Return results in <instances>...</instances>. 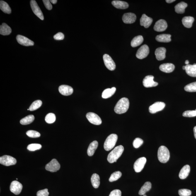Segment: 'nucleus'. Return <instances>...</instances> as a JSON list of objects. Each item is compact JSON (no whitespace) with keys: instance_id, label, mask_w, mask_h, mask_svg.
Masks as SVG:
<instances>
[{"instance_id":"8fccbe9b","label":"nucleus","mask_w":196,"mask_h":196,"mask_svg":"<svg viewBox=\"0 0 196 196\" xmlns=\"http://www.w3.org/2000/svg\"><path fill=\"white\" fill-rule=\"evenodd\" d=\"M175 1V0H166V1L168 3H171Z\"/></svg>"},{"instance_id":"37998d69","label":"nucleus","mask_w":196,"mask_h":196,"mask_svg":"<svg viewBox=\"0 0 196 196\" xmlns=\"http://www.w3.org/2000/svg\"><path fill=\"white\" fill-rule=\"evenodd\" d=\"M144 141L142 139L139 138H136L133 142V146L135 148H138L140 147L143 144Z\"/></svg>"},{"instance_id":"39448f33","label":"nucleus","mask_w":196,"mask_h":196,"mask_svg":"<svg viewBox=\"0 0 196 196\" xmlns=\"http://www.w3.org/2000/svg\"><path fill=\"white\" fill-rule=\"evenodd\" d=\"M86 116L89 121L94 125H100L102 123L100 117L96 113L89 112L86 114Z\"/></svg>"},{"instance_id":"a211bd4d","label":"nucleus","mask_w":196,"mask_h":196,"mask_svg":"<svg viewBox=\"0 0 196 196\" xmlns=\"http://www.w3.org/2000/svg\"><path fill=\"white\" fill-rule=\"evenodd\" d=\"M122 19L124 23L132 24L136 21V16L134 13H126L123 16Z\"/></svg>"},{"instance_id":"0eeeda50","label":"nucleus","mask_w":196,"mask_h":196,"mask_svg":"<svg viewBox=\"0 0 196 196\" xmlns=\"http://www.w3.org/2000/svg\"><path fill=\"white\" fill-rule=\"evenodd\" d=\"M30 5L33 13L41 20H43L44 17L41 10L39 7L37 1L35 0H31L30 1Z\"/></svg>"},{"instance_id":"1a4fd4ad","label":"nucleus","mask_w":196,"mask_h":196,"mask_svg":"<svg viewBox=\"0 0 196 196\" xmlns=\"http://www.w3.org/2000/svg\"><path fill=\"white\" fill-rule=\"evenodd\" d=\"M45 168L47 171L51 172H55L60 169V165L57 159H54L46 165Z\"/></svg>"},{"instance_id":"c9c22d12","label":"nucleus","mask_w":196,"mask_h":196,"mask_svg":"<svg viewBox=\"0 0 196 196\" xmlns=\"http://www.w3.org/2000/svg\"><path fill=\"white\" fill-rule=\"evenodd\" d=\"M42 104V102L40 100H37L35 101L32 103V104L31 105L30 108L29 110L31 111H33L36 110L39 108H40Z\"/></svg>"},{"instance_id":"09e8293b","label":"nucleus","mask_w":196,"mask_h":196,"mask_svg":"<svg viewBox=\"0 0 196 196\" xmlns=\"http://www.w3.org/2000/svg\"><path fill=\"white\" fill-rule=\"evenodd\" d=\"M54 38L56 40H62L64 38V36L61 32H59L54 36Z\"/></svg>"},{"instance_id":"c756f323","label":"nucleus","mask_w":196,"mask_h":196,"mask_svg":"<svg viewBox=\"0 0 196 196\" xmlns=\"http://www.w3.org/2000/svg\"><path fill=\"white\" fill-rule=\"evenodd\" d=\"M187 6V4L186 3L182 1L175 6V11L177 13L182 14L185 13V8Z\"/></svg>"},{"instance_id":"473e14b6","label":"nucleus","mask_w":196,"mask_h":196,"mask_svg":"<svg viewBox=\"0 0 196 196\" xmlns=\"http://www.w3.org/2000/svg\"><path fill=\"white\" fill-rule=\"evenodd\" d=\"M92 185L95 189L98 188L100 185V178L99 175L97 174H93L91 178Z\"/></svg>"},{"instance_id":"423d86ee","label":"nucleus","mask_w":196,"mask_h":196,"mask_svg":"<svg viewBox=\"0 0 196 196\" xmlns=\"http://www.w3.org/2000/svg\"><path fill=\"white\" fill-rule=\"evenodd\" d=\"M0 163L4 166H10L16 164V160L13 157L5 155L0 157Z\"/></svg>"},{"instance_id":"79ce46f5","label":"nucleus","mask_w":196,"mask_h":196,"mask_svg":"<svg viewBox=\"0 0 196 196\" xmlns=\"http://www.w3.org/2000/svg\"><path fill=\"white\" fill-rule=\"evenodd\" d=\"M179 195L180 196H190L191 195L192 192L187 189H181L179 190Z\"/></svg>"},{"instance_id":"864d4df0","label":"nucleus","mask_w":196,"mask_h":196,"mask_svg":"<svg viewBox=\"0 0 196 196\" xmlns=\"http://www.w3.org/2000/svg\"><path fill=\"white\" fill-rule=\"evenodd\" d=\"M189 60H187L185 61V64H186V65H189Z\"/></svg>"},{"instance_id":"f03ea898","label":"nucleus","mask_w":196,"mask_h":196,"mask_svg":"<svg viewBox=\"0 0 196 196\" xmlns=\"http://www.w3.org/2000/svg\"><path fill=\"white\" fill-rule=\"evenodd\" d=\"M124 151V148L122 145L117 146L109 153L107 157V160L110 163L116 162L117 160L120 157Z\"/></svg>"},{"instance_id":"f8f14e48","label":"nucleus","mask_w":196,"mask_h":196,"mask_svg":"<svg viewBox=\"0 0 196 196\" xmlns=\"http://www.w3.org/2000/svg\"><path fill=\"white\" fill-rule=\"evenodd\" d=\"M146 162V159L144 157L139 158L134 165V169L136 173H139L143 170Z\"/></svg>"},{"instance_id":"ddd939ff","label":"nucleus","mask_w":196,"mask_h":196,"mask_svg":"<svg viewBox=\"0 0 196 196\" xmlns=\"http://www.w3.org/2000/svg\"><path fill=\"white\" fill-rule=\"evenodd\" d=\"M23 186L19 182L14 180L11 182L10 186V190L15 195H18L21 192Z\"/></svg>"},{"instance_id":"9d476101","label":"nucleus","mask_w":196,"mask_h":196,"mask_svg":"<svg viewBox=\"0 0 196 196\" xmlns=\"http://www.w3.org/2000/svg\"><path fill=\"white\" fill-rule=\"evenodd\" d=\"M103 58L106 67L110 71H114L116 69V64L111 57L108 54H104Z\"/></svg>"},{"instance_id":"cd10ccee","label":"nucleus","mask_w":196,"mask_h":196,"mask_svg":"<svg viewBox=\"0 0 196 196\" xmlns=\"http://www.w3.org/2000/svg\"><path fill=\"white\" fill-rule=\"evenodd\" d=\"M194 20V18L192 17L185 16L182 19V23L184 26L186 28H190L192 26Z\"/></svg>"},{"instance_id":"412c9836","label":"nucleus","mask_w":196,"mask_h":196,"mask_svg":"<svg viewBox=\"0 0 196 196\" xmlns=\"http://www.w3.org/2000/svg\"><path fill=\"white\" fill-rule=\"evenodd\" d=\"M160 70L167 73H170L174 71L175 69V66L174 65L170 63H165L161 64L159 66Z\"/></svg>"},{"instance_id":"5701e85b","label":"nucleus","mask_w":196,"mask_h":196,"mask_svg":"<svg viewBox=\"0 0 196 196\" xmlns=\"http://www.w3.org/2000/svg\"><path fill=\"white\" fill-rule=\"evenodd\" d=\"M190 170V166L189 165H186L182 168L179 173V176L182 180L186 178L188 176Z\"/></svg>"},{"instance_id":"6e6552de","label":"nucleus","mask_w":196,"mask_h":196,"mask_svg":"<svg viewBox=\"0 0 196 196\" xmlns=\"http://www.w3.org/2000/svg\"><path fill=\"white\" fill-rule=\"evenodd\" d=\"M149 53V48L147 45H144L138 49L136 54V57L139 59L145 58Z\"/></svg>"},{"instance_id":"4468645a","label":"nucleus","mask_w":196,"mask_h":196,"mask_svg":"<svg viewBox=\"0 0 196 196\" xmlns=\"http://www.w3.org/2000/svg\"><path fill=\"white\" fill-rule=\"evenodd\" d=\"M154 77L152 75H148L145 77L143 80V84L145 87L151 88L157 86L158 83L154 81Z\"/></svg>"},{"instance_id":"bb28decb","label":"nucleus","mask_w":196,"mask_h":196,"mask_svg":"<svg viewBox=\"0 0 196 196\" xmlns=\"http://www.w3.org/2000/svg\"><path fill=\"white\" fill-rule=\"evenodd\" d=\"M116 88L112 87L111 88H107L104 91L102 94V97L104 98L107 99L110 98L115 94L116 91Z\"/></svg>"},{"instance_id":"c03bdc74","label":"nucleus","mask_w":196,"mask_h":196,"mask_svg":"<svg viewBox=\"0 0 196 196\" xmlns=\"http://www.w3.org/2000/svg\"><path fill=\"white\" fill-rule=\"evenodd\" d=\"M183 116L185 117H192L196 116V109L195 110H187L183 112Z\"/></svg>"},{"instance_id":"9b49d317","label":"nucleus","mask_w":196,"mask_h":196,"mask_svg":"<svg viewBox=\"0 0 196 196\" xmlns=\"http://www.w3.org/2000/svg\"><path fill=\"white\" fill-rule=\"evenodd\" d=\"M165 107V104L162 102H157L150 106L149 111L150 113L154 114L163 110Z\"/></svg>"},{"instance_id":"7c9ffc66","label":"nucleus","mask_w":196,"mask_h":196,"mask_svg":"<svg viewBox=\"0 0 196 196\" xmlns=\"http://www.w3.org/2000/svg\"><path fill=\"white\" fill-rule=\"evenodd\" d=\"M144 41V38L142 36L139 35L134 37L131 42V45L133 47H136L140 45Z\"/></svg>"},{"instance_id":"7ed1b4c3","label":"nucleus","mask_w":196,"mask_h":196,"mask_svg":"<svg viewBox=\"0 0 196 196\" xmlns=\"http://www.w3.org/2000/svg\"><path fill=\"white\" fill-rule=\"evenodd\" d=\"M158 158L161 163H166L169 160L170 153L168 149L164 146H162L158 149Z\"/></svg>"},{"instance_id":"e433bc0d","label":"nucleus","mask_w":196,"mask_h":196,"mask_svg":"<svg viewBox=\"0 0 196 196\" xmlns=\"http://www.w3.org/2000/svg\"><path fill=\"white\" fill-rule=\"evenodd\" d=\"M122 176V173L120 171H117L112 173L109 178V181L110 182H113L116 181Z\"/></svg>"},{"instance_id":"ea45409f","label":"nucleus","mask_w":196,"mask_h":196,"mask_svg":"<svg viewBox=\"0 0 196 196\" xmlns=\"http://www.w3.org/2000/svg\"><path fill=\"white\" fill-rule=\"evenodd\" d=\"M42 147L41 145L40 144H32L28 145L27 146V149L30 151H35L39 150Z\"/></svg>"},{"instance_id":"aec40b11","label":"nucleus","mask_w":196,"mask_h":196,"mask_svg":"<svg viewBox=\"0 0 196 196\" xmlns=\"http://www.w3.org/2000/svg\"><path fill=\"white\" fill-rule=\"evenodd\" d=\"M166 49L164 47H159L157 48L155 52L157 60L159 61L164 60L166 57Z\"/></svg>"},{"instance_id":"a18cd8bd","label":"nucleus","mask_w":196,"mask_h":196,"mask_svg":"<svg viewBox=\"0 0 196 196\" xmlns=\"http://www.w3.org/2000/svg\"><path fill=\"white\" fill-rule=\"evenodd\" d=\"M49 194L48 190L46 189L44 190L39 191L37 192V196H48Z\"/></svg>"},{"instance_id":"a878e982","label":"nucleus","mask_w":196,"mask_h":196,"mask_svg":"<svg viewBox=\"0 0 196 196\" xmlns=\"http://www.w3.org/2000/svg\"><path fill=\"white\" fill-rule=\"evenodd\" d=\"M98 146V142L96 141H93L90 144L87 150V154L89 156H93Z\"/></svg>"},{"instance_id":"6e6d98bb","label":"nucleus","mask_w":196,"mask_h":196,"mask_svg":"<svg viewBox=\"0 0 196 196\" xmlns=\"http://www.w3.org/2000/svg\"><path fill=\"white\" fill-rule=\"evenodd\" d=\"M143 196H147L145 194V195H143Z\"/></svg>"},{"instance_id":"4be33fe9","label":"nucleus","mask_w":196,"mask_h":196,"mask_svg":"<svg viewBox=\"0 0 196 196\" xmlns=\"http://www.w3.org/2000/svg\"><path fill=\"white\" fill-rule=\"evenodd\" d=\"M185 66L187 74L192 77H196V64L187 65Z\"/></svg>"},{"instance_id":"f704fd0d","label":"nucleus","mask_w":196,"mask_h":196,"mask_svg":"<svg viewBox=\"0 0 196 196\" xmlns=\"http://www.w3.org/2000/svg\"><path fill=\"white\" fill-rule=\"evenodd\" d=\"M35 117L33 115H30L24 118L20 121V123L23 125H27L31 123L34 120Z\"/></svg>"},{"instance_id":"58836bf2","label":"nucleus","mask_w":196,"mask_h":196,"mask_svg":"<svg viewBox=\"0 0 196 196\" xmlns=\"http://www.w3.org/2000/svg\"><path fill=\"white\" fill-rule=\"evenodd\" d=\"M45 119L46 122L47 123H53L56 120L55 115L54 113H49L46 116Z\"/></svg>"},{"instance_id":"f257e3e1","label":"nucleus","mask_w":196,"mask_h":196,"mask_svg":"<svg viewBox=\"0 0 196 196\" xmlns=\"http://www.w3.org/2000/svg\"><path fill=\"white\" fill-rule=\"evenodd\" d=\"M129 107V101L128 99L123 98H121L116 104L114 110L115 113L122 114L126 113L128 110Z\"/></svg>"},{"instance_id":"3c124183","label":"nucleus","mask_w":196,"mask_h":196,"mask_svg":"<svg viewBox=\"0 0 196 196\" xmlns=\"http://www.w3.org/2000/svg\"><path fill=\"white\" fill-rule=\"evenodd\" d=\"M50 1L51 3H52V4H55L57 3V0H51Z\"/></svg>"},{"instance_id":"6ab92c4d","label":"nucleus","mask_w":196,"mask_h":196,"mask_svg":"<svg viewBox=\"0 0 196 196\" xmlns=\"http://www.w3.org/2000/svg\"><path fill=\"white\" fill-rule=\"evenodd\" d=\"M153 20L152 18L149 17L146 14H143L140 20V25L145 28H149L152 23Z\"/></svg>"},{"instance_id":"f3484780","label":"nucleus","mask_w":196,"mask_h":196,"mask_svg":"<svg viewBox=\"0 0 196 196\" xmlns=\"http://www.w3.org/2000/svg\"><path fill=\"white\" fill-rule=\"evenodd\" d=\"M59 92L64 96H69L73 93L74 90L72 87L67 85H61L59 88Z\"/></svg>"},{"instance_id":"c85d7f7f","label":"nucleus","mask_w":196,"mask_h":196,"mask_svg":"<svg viewBox=\"0 0 196 196\" xmlns=\"http://www.w3.org/2000/svg\"><path fill=\"white\" fill-rule=\"evenodd\" d=\"M171 35L170 34H163L157 36L156 40L158 42H171Z\"/></svg>"},{"instance_id":"2eb2a0df","label":"nucleus","mask_w":196,"mask_h":196,"mask_svg":"<svg viewBox=\"0 0 196 196\" xmlns=\"http://www.w3.org/2000/svg\"><path fill=\"white\" fill-rule=\"evenodd\" d=\"M16 40L19 43L25 46H30L34 45V42L23 36L18 35L16 37Z\"/></svg>"},{"instance_id":"dca6fc26","label":"nucleus","mask_w":196,"mask_h":196,"mask_svg":"<svg viewBox=\"0 0 196 196\" xmlns=\"http://www.w3.org/2000/svg\"><path fill=\"white\" fill-rule=\"evenodd\" d=\"M168 27V24L165 20L160 19L156 22L154 29L157 32H162L166 30Z\"/></svg>"},{"instance_id":"2f4dec72","label":"nucleus","mask_w":196,"mask_h":196,"mask_svg":"<svg viewBox=\"0 0 196 196\" xmlns=\"http://www.w3.org/2000/svg\"><path fill=\"white\" fill-rule=\"evenodd\" d=\"M151 188V184L149 182L145 183L139 191V194L140 195H143L145 194L146 192H149Z\"/></svg>"},{"instance_id":"20e7f679","label":"nucleus","mask_w":196,"mask_h":196,"mask_svg":"<svg viewBox=\"0 0 196 196\" xmlns=\"http://www.w3.org/2000/svg\"><path fill=\"white\" fill-rule=\"evenodd\" d=\"M118 139V136L115 134H111L107 138L104 144L105 151H109L115 147Z\"/></svg>"},{"instance_id":"393cba45","label":"nucleus","mask_w":196,"mask_h":196,"mask_svg":"<svg viewBox=\"0 0 196 196\" xmlns=\"http://www.w3.org/2000/svg\"><path fill=\"white\" fill-rule=\"evenodd\" d=\"M12 30L10 27L5 23H3L0 26V34L6 36L9 35L11 33Z\"/></svg>"},{"instance_id":"5fc2aeb1","label":"nucleus","mask_w":196,"mask_h":196,"mask_svg":"<svg viewBox=\"0 0 196 196\" xmlns=\"http://www.w3.org/2000/svg\"><path fill=\"white\" fill-rule=\"evenodd\" d=\"M182 68H183V70H185V68H186V66H183V67H182Z\"/></svg>"},{"instance_id":"603ef678","label":"nucleus","mask_w":196,"mask_h":196,"mask_svg":"<svg viewBox=\"0 0 196 196\" xmlns=\"http://www.w3.org/2000/svg\"><path fill=\"white\" fill-rule=\"evenodd\" d=\"M194 135L196 139V126L194 128Z\"/></svg>"},{"instance_id":"a19ab883","label":"nucleus","mask_w":196,"mask_h":196,"mask_svg":"<svg viewBox=\"0 0 196 196\" xmlns=\"http://www.w3.org/2000/svg\"><path fill=\"white\" fill-rule=\"evenodd\" d=\"M26 134L28 137L31 138H38L40 137V133L36 131L30 130L27 131Z\"/></svg>"},{"instance_id":"b1692460","label":"nucleus","mask_w":196,"mask_h":196,"mask_svg":"<svg viewBox=\"0 0 196 196\" xmlns=\"http://www.w3.org/2000/svg\"><path fill=\"white\" fill-rule=\"evenodd\" d=\"M112 5L118 9H125L129 7V4L125 1H113L112 2Z\"/></svg>"},{"instance_id":"72a5a7b5","label":"nucleus","mask_w":196,"mask_h":196,"mask_svg":"<svg viewBox=\"0 0 196 196\" xmlns=\"http://www.w3.org/2000/svg\"><path fill=\"white\" fill-rule=\"evenodd\" d=\"M0 8L5 13L10 14L11 13V8L9 5L4 1H0Z\"/></svg>"},{"instance_id":"49530a36","label":"nucleus","mask_w":196,"mask_h":196,"mask_svg":"<svg viewBox=\"0 0 196 196\" xmlns=\"http://www.w3.org/2000/svg\"><path fill=\"white\" fill-rule=\"evenodd\" d=\"M42 1H43L44 6L47 10H50L52 9V6L51 4L50 1H49V0H43Z\"/></svg>"},{"instance_id":"4c0bfd02","label":"nucleus","mask_w":196,"mask_h":196,"mask_svg":"<svg viewBox=\"0 0 196 196\" xmlns=\"http://www.w3.org/2000/svg\"><path fill=\"white\" fill-rule=\"evenodd\" d=\"M184 89L185 91L190 92H196V82L187 85L185 87Z\"/></svg>"},{"instance_id":"de8ad7c7","label":"nucleus","mask_w":196,"mask_h":196,"mask_svg":"<svg viewBox=\"0 0 196 196\" xmlns=\"http://www.w3.org/2000/svg\"><path fill=\"white\" fill-rule=\"evenodd\" d=\"M109 196H121V192L118 189H116L111 192Z\"/></svg>"}]
</instances>
